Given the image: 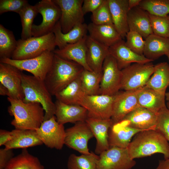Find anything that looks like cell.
I'll list each match as a JSON object with an SVG mask.
<instances>
[{
    "mask_svg": "<svg viewBox=\"0 0 169 169\" xmlns=\"http://www.w3.org/2000/svg\"><path fill=\"white\" fill-rule=\"evenodd\" d=\"M0 95H1L8 96V89L1 83H0Z\"/></svg>",
    "mask_w": 169,
    "mask_h": 169,
    "instance_id": "cell-49",
    "label": "cell"
},
{
    "mask_svg": "<svg viewBox=\"0 0 169 169\" xmlns=\"http://www.w3.org/2000/svg\"><path fill=\"white\" fill-rule=\"evenodd\" d=\"M166 92L157 91L145 86L141 89L138 95L139 105L157 114L166 106Z\"/></svg>",
    "mask_w": 169,
    "mask_h": 169,
    "instance_id": "cell-27",
    "label": "cell"
},
{
    "mask_svg": "<svg viewBox=\"0 0 169 169\" xmlns=\"http://www.w3.org/2000/svg\"><path fill=\"white\" fill-rule=\"evenodd\" d=\"M89 36L100 43L110 47L123 39L113 24L87 25Z\"/></svg>",
    "mask_w": 169,
    "mask_h": 169,
    "instance_id": "cell-24",
    "label": "cell"
},
{
    "mask_svg": "<svg viewBox=\"0 0 169 169\" xmlns=\"http://www.w3.org/2000/svg\"><path fill=\"white\" fill-rule=\"evenodd\" d=\"M167 57L168 58V60L169 61V54H167V55H166Z\"/></svg>",
    "mask_w": 169,
    "mask_h": 169,
    "instance_id": "cell-52",
    "label": "cell"
},
{
    "mask_svg": "<svg viewBox=\"0 0 169 169\" xmlns=\"http://www.w3.org/2000/svg\"><path fill=\"white\" fill-rule=\"evenodd\" d=\"M131 158L134 159L150 156L156 153L169 158L168 141L159 132L151 129L141 131L134 136L127 147Z\"/></svg>",
    "mask_w": 169,
    "mask_h": 169,
    "instance_id": "cell-2",
    "label": "cell"
},
{
    "mask_svg": "<svg viewBox=\"0 0 169 169\" xmlns=\"http://www.w3.org/2000/svg\"><path fill=\"white\" fill-rule=\"evenodd\" d=\"M84 69L78 63L54 54L52 64L44 81L51 95L55 96L79 77Z\"/></svg>",
    "mask_w": 169,
    "mask_h": 169,
    "instance_id": "cell-3",
    "label": "cell"
},
{
    "mask_svg": "<svg viewBox=\"0 0 169 169\" xmlns=\"http://www.w3.org/2000/svg\"><path fill=\"white\" fill-rule=\"evenodd\" d=\"M125 42L127 46L134 52L140 55H143L145 40L138 33L129 31L126 36Z\"/></svg>",
    "mask_w": 169,
    "mask_h": 169,
    "instance_id": "cell-41",
    "label": "cell"
},
{
    "mask_svg": "<svg viewBox=\"0 0 169 169\" xmlns=\"http://www.w3.org/2000/svg\"><path fill=\"white\" fill-rule=\"evenodd\" d=\"M87 35L78 42L69 44L61 49H55L53 52L63 59L74 62L84 69L92 71L89 66L86 59V41Z\"/></svg>",
    "mask_w": 169,
    "mask_h": 169,
    "instance_id": "cell-23",
    "label": "cell"
},
{
    "mask_svg": "<svg viewBox=\"0 0 169 169\" xmlns=\"http://www.w3.org/2000/svg\"><path fill=\"white\" fill-rule=\"evenodd\" d=\"M36 131L39 139L47 147L62 149L64 144L65 130L64 125L57 122L55 115L44 120Z\"/></svg>",
    "mask_w": 169,
    "mask_h": 169,
    "instance_id": "cell-13",
    "label": "cell"
},
{
    "mask_svg": "<svg viewBox=\"0 0 169 169\" xmlns=\"http://www.w3.org/2000/svg\"><path fill=\"white\" fill-rule=\"evenodd\" d=\"M86 59L87 64L93 71L102 72L104 61L109 54V47L104 45L87 35L86 41Z\"/></svg>",
    "mask_w": 169,
    "mask_h": 169,
    "instance_id": "cell-21",
    "label": "cell"
},
{
    "mask_svg": "<svg viewBox=\"0 0 169 169\" xmlns=\"http://www.w3.org/2000/svg\"><path fill=\"white\" fill-rule=\"evenodd\" d=\"M122 73L115 59L110 53L102 66L99 95L113 96L120 89Z\"/></svg>",
    "mask_w": 169,
    "mask_h": 169,
    "instance_id": "cell-9",
    "label": "cell"
},
{
    "mask_svg": "<svg viewBox=\"0 0 169 169\" xmlns=\"http://www.w3.org/2000/svg\"><path fill=\"white\" fill-rule=\"evenodd\" d=\"M157 116L156 130L169 141V110L166 106L158 112Z\"/></svg>",
    "mask_w": 169,
    "mask_h": 169,
    "instance_id": "cell-42",
    "label": "cell"
},
{
    "mask_svg": "<svg viewBox=\"0 0 169 169\" xmlns=\"http://www.w3.org/2000/svg\"><path fill=\"white\" fill-rule=\"evenodd\" d=\"M55 104V116L61 124L85 121L88 117L87 110L80 105L66 104L57 100Z\"/></svg>",
    "mask_w": 169,
    "mask_h": 169,
    "instance_id": "cell-20",
    "label": "cell"
},
{
    "mask_svg": "<svg viewBox=\"0 0 169 169\" xmlns=\"http://www.w3.org/2000/svg\"><path fill=\"white\" fill-rule=\"evenodd\" d=\"M94 137L90 127L85 122L79 121L65 130L64 144L82 154H90L88 143Z\"/></svg>",
    "mask_w": 169,
    "mask_h": 169,
    "instance_id": "cell-14",
    "label": "cell"
},
{
    "mask_svg": "<svg viewBox=\"0 0 169 169\" xmlns=\"http://www.w3.org/2000/svg\"><path fill=\"white\" fill-rule=\"evenodd\" d=\"M99 156L92 152L90 154L79 156L71 154L67 163L68 169H97Z\"/></svg>",
    "mask_w": 169,
    "mask_h": 169,
    "instance_id": "cell-36",
    "label": "cell"
},
{
    "mask_svg": "<svg viewBox=\"0 0 169 169\" xmlns=\"http://www.w3.org/2000/svg\"><path fill=\"white\" fill-rule=\"evenodd\" d=\"M7 100L10 104L8 112L14 117L11 123L15 129L36 131L39 128L45 116L44 110L40 104L25 102L9 97Z\"/></svg>",
    "mask_w": 169,
    "mask_h": 169,
    "instance_id": "cell-1",
    "label": "cell"
},
{
    "mask_svg": "<svg viewBox=\"0 0 169 169\" xmlns=\"http://www.w3.org/2000/svg\"><path fill=\"white\" fill-rule=\"evenodd\" d=\"M102 72L98 73L84 69L80 75L83 90L86 95H99Z\"/></svg>",
    "mask_w": 169,
    "mask_h": 169,
    "instance_id": "cell-34",
    "label": "cell"
},
{
    "mask_svg": "<svg viewBox=\"0 0 169 169\" xmlns=\"http://www.w3.org/2000/svg\"><path fill=\"white\" fill-rule=\"evenodd\" d=\"M139 6L151 15H169V0H141Z\"/></svg>",
    "mask_w": 169,
    "mask_h": 169,
    "instance_id": "cell-38",
    "label": "cell"
},
{
    "mask_svg": "<svg viewBox=\"0 0 169 169\" xmlns=\"http://www.w3.org/2000/svg\"><path fill=\"white\" fill-rule=\"evenodd\" d=\"M38 13L36 6L28 3L19 14L22 26L21 39H26L33 36L32 29L33 22Z\"/></svg>",
    "mask_w": 169,
    "mask_h": 169,
    "instance_id": "cell-37",
    "label": "cell"
},
{
    "mask_svg": "<svg viewBox=\"0 0 169 169\" xmlns=\"http://www.w3.org/2000/svg\"><path fill=\"white\" fill-rule=\"evenodd\" d=\"M104 0H83L82 9L84 15L89 12L93 13L102 3Z\"/></svg>",
    "mask_w": 169,
    "mask_h": 169,
    "instance_id": "cell-44",
    "label": "cell"
},
{
    "mask_svg": "<svg viewBox=\"0 0 169 169\" xmlns=\"http://www.w3.org/2000/svg\"><path fill=\"white\" fill-rule=\"evenodd\" d=\"M100 155L97 169H131L136 163L127 148L110 147Z\"/></svg>",
    "mask_w": 169,
    "mask_h": 169,
    "instance_id": "cell-11",
    "label": "cell"
},
{
    "mask_svg": "<svg viewBox=\"0 0 169 169\" xmlns=\"http://www.w3.org/2000/svg\"><path fill=\"white\" fill-rule=\"evenodd\" d=\"M166 107L169 110V101H168L166 103Z\"/></svg>",
    "mask_w": 169,
    "mask_h": 169,
    "instance_id": "cell-51",
    "label": "cell"
},
{
    "mask_svg": "<svg viewBox=\"0 0 169 169\" xmlns=\"http://www.w3.org/2000/svg\"><path fill=\"white\" fill-rule=\"evenodd\" d=\"M113 23L122 39L129 31L128 0H108Z\"/></svg>",
    "mask_w": 169,
    "mask_h": 169,
    "instance_id": "cell-26",
    "label": "cell"
},
{
    "mask_svg": "<svg viewBox=\"0 0 169 169\" xmlns=\"http://www.w3.org/2000/svg\"><path fill=\"white\" fill-rule=\"evenodd\" d=\"M54 54L47 51L40 55L32 58L14 60L10 58L0 59V62L13 65L21 71L25 70L34 76L44 80L53 62Z\"/></svg>",
    "mask_w": 169,
    "mask_h": 169,
    "instance_id": "cell-7",
    "label": "cell"
},
{
    "mask_svg": "<svg viewBox=\"0 0 169 169\" xmlns=\"http://www.w3.org/2000/svg\"><path fill=\"white\" fill-rule=\"evenodd\" d=\"M87 25L85 23L74 26L65 33H63L59 21L55 26L53 32L55 38L56 46L61 49L67 45L76 43L87 35Z\"/></svg>",
    "mask_w": 169,
    "mask_h": 169,
    "instance_id": "cell-29",
    "label": "cell"
},
{
    "mask_svg": "<svg viewBox=\"0 0 169 169\" xmlns=\"http://www.w3.org/2000/svg\"><path fill=\"white\" fill-rule=\"evenodd\" d=\"M12 138L11 131L4 130H0V146L4 145Z\"/></svg>",
    "mask_w": 169,
    "mask_h": 169,
    "instance_id": "cell-46",
    "label": "cell"
},
{
    "mask_svg": "<svg viewBox=\"0 0 169 169\" xmlns=\"http://www.w3.org/2000/svg\"><path fill=\"white\" fill-rule=\"evenodd\" d=\"M80 75L55 95L56 100L66 104L79 105L85 95L82 87Z\"/></svg>",
    "mask_w": 169,
    "mask_h": 169,
    "instance_id": "cell-31",
    "label": "cell"
},
{
    "mask_svg": "<svg viewBox=\"0 0 169 169\" xmlns=\"http://www.w3.org/2000/svg\"><path fill=\"white\" fill-rule=\"evenodd\" d=\"M56 46L53 32L40 37L19 39L17 41V47L11 59L23 60L34 58L46 51H53Z\"/></svg>",
    "mask_w": 169,
    "mask_h": 169,
    "instance_id": "cell-5",
    "label": "cell"
},
{
    "mask_svg": "<svg viewBox=\"0 0 169 169\" xmlns=\"http://www.w3.org/2000/svg\"><path fill=\"white\" fill-rule=\"evenodd\" d=\"M22 85L24 95V102L40 104L45 111L44 120L55 115V104L44 80L33 75L23 73Z\"/></svg>",
    "mask_w": 169,
    "mask_h": 169,
    "instance_id": "cell-4",
    "label": "cell"
},
{
    "mask_svg": "<svg viewBox=\"0 0 169 169\" xmlns=\"http://www.w3.org/2000/svg\"><path fill=\"white\" fill-rule=\"evenodd\" d=\"M166 99L167 101H169V92L166 93L165 94Z\"/></svg>",
    "mask_w": 169,
    "mask_h": 169,
    "instance_id": "cell-50",
    "label": "cell"
},
{
    "mask_svg": "<svg viewBox=\"0 0 169 169\" xmlns=\"http://www.w3.org/2000/svg\"><path fill=\"white\" fill-rule=\"evenodd\" d=\"M154 66L151 62L134 63L122 69L120 89L133 90L145 86L154 73Z\"/></svg>",
    "mask_w": 169,
    "mask_h": 169,
    "instance_id": "cell-6",
    "label": "cell"
},
{
    "mask_svg": "<svg viewBox=\"0 0 169 169\" xmlns=\"http://www.w3.org/2000/svg\"><path fill=\"white\" fill-rule=\"evenodd\" d=\"M142 131H143L127 125L120 122L113 124L109 131L110 147L127 148L132 137Z\"/></svg>",
    "mask_w": 169,
    "mask_h": 169,
    "instance_id": "cell-25",
    "label": "cell"
},
{
    "mask_svg": "<svg viewBox=\"0 0 169 169\" xmlns=\"http://www.w3.org/2000/svg\"><path fill=\"white\" fill-rule=\"evenodd\" d=\"M157 119V114L139 107L128 114L120 122L134 128L145 131L156 130Z\"/></svg>",
    "mask_w": 169,
    "mask_h": 169,
    "instance_id": "cell-18",
    "label": "cell"
},
{
    "mask_svg": "<svg viewBox=\"0 0 169 169\" xmlns=\"http://www.w3.org/2000/svg\"><path fill=\"white\" fill-rule=\"evenodd\" d=\"M109 53L115 59L121 70L134 63H146L153 60L138 54L128 48L123 39L109 48Z\"/></svg>",
    "mask_w": 169,
    "mask_h": 169,
    "instance_id": "cell-17",
    "label": "cell"
},
{
    "mask_svg": "<svg viewBox=\"0 0 169 169\" xmlns=\"http://www.w3.org/2000/svg\"><path fill=\"white\" fill-rule=\"evenodd\" d=\"M169 54V38L152 33L145 39L143 55L154 61L161 56Z\"/></svg>",
    "mask_w": 169,
    "mask_h": 169,
    "instance_id": "cell-30",
    "label": "cell"
},
{
    "mask_svg": "<svg viewBox=\"0 0 169 169\" xmlns=\"http://www.w3.org/2000/svg\"><path fill=\"white\" fill-rule=\"evenodd\" d=\"M151 27L153 33L164 37L169 38V18L149 14Z\"/></svg>",
    "mask_w": 169,
    "mask_h": 169,
    "instance_id": "cell-39",
    "label": "cell"
},
{
    "mask_svg": "<svg viewBox=\"0 0 169 169\" xmlns=\"http://www.w3.org/2000/svg\"><path fill=\"white\" fill-rule=\"evenodd\" d=\"M3 169H44L39 159L23 149L19 155L13 157Z\"/></svg>",
    "mask_w": 169,
    "mask_h": 169,
    "instance_id": "cell-33",
    "label": "cell"
},
{
    "mask_svg": "<svg viewBox=\"0 0 169 169\" xmlns=\"http://www.w3.org/2000/svg\"><path fill=\"white\" fill-rule=\"evenodd\" d=\"M12 149L5 148L0 149V169H3L14 156Z\"/></svg>",
    "mask_w": 169,
    "mask_h": 169,
    "instance_id": "cell-45",
    "label": "cell"
},
{
    "mask_svg": "<svg viewBox=\"0 0 169 169\" xmlns=\"http://www.w3.org/2000/svg\"><path fill=\"white\" fill-rule=\"evenodd\" d=\"M141 0H128L129 10L139 6Z\"/></svg>",
    "mask_w": 169,
    "mask_h": 169,
    "instance_id": "cell-48",
    "label": "cell"
},
{
    "mask_svg": "<svg viewBox=\"0 0 169 169\" xmlns=\"http://www.w3.org/2000/svg\"><path fill=\"white\" fill-rule=\"evenodd\" d=\"M36 6L38 13L42 16V23L39 25L33 24L32 29L33 36L38 37L53 32V29L59 21L61 11L59 6L53 0H42Z\"/></svg>",
    "mask_w": 169,
    "mask_h": 169,
    "instance_id": "cell-8",
    "label": "cell"
},
{
    "mask_svg": "<svg viewBox=\"0 0 169 169\" xmlns=\"http://www.w3.org/2000/svg\"><path fill=\"white\" fill-rule=\"evenodd\" d=\"M127 23L129 31L138 33L145 39L153 33L149 14L139 6L129 11Z\"/></svg>",
    "mask_w": 169,
    "mask_h": 169,
    "instance_id": "cell-22",
    "label": "cell"
},
{
    "mask_svg": "<svg viewBox=\"0 0 169 169\" xmlns=\"http://www.w3.org/2000/svg\"><path fill=\"white\" fill-rule=\"evenodd\" d=\"M145 86L166 92V88L169 87V64L163 62L155 65L154 73Z\"/></svg>",
    "mask_w": 169,
    "mask_h": 169,
    "instance_id": "cell-32",
    "label": "cell"
},
{
    "mask_svg": "<svg viewBox=\"0 0 169 169\" xmlns=\"http://www.w3.org/2000/svg\"><path fill=\"white\" fill-rule=\"evenodd\" d=\"M17 45L13 32L0 24V59H11Z\"/></svg>",
    "mask_w": 169,
    "mask_h": 169,
    "instance_id": "cell-35",
    "label": "cell"
},
{
    "mask_svg": "<svg viewBox=\"0 0 169 169\" xmlns=\"http://www.w3.org/2000/svg\"><path fill=\"white\" fill-rule=\"evenodd\" d=\"M11 132L12 138L4 145L6 149H26L43 144L36 131L15 129Z\"/></svg>",
    "mask_w": 169,
    "mask_h": 169,
    "instance_id": "cell-28",
    "label": "cell"
},
{
    "mask_svg": "<svg viewBox=\"0 0 169 169\" xmlns=\"http://www.w3.org/2000/svg\"><path fill=\"white\" fill-rule=\"evenodd\" d=\"M28 4L26 0H0V14L9 12L19 14Z\"/></svg>",
    "mask_w": 169,
    "mask_h": 169,
    "instance_id": "cell-43",
    "label": "cell"
},
{
    "mask_svg": "<svg viewBox=\"0 0 169 169\" xmlns=\"http://www.w3.org/2000/svg\"><path fill=\"white\" fill-rule=\"evenodd\" d=\"M91 16L92 23L96 25L113 24L108 0H104Z\"/></svg>",
    "mask_w": 169,
    "mask_h": 169,
    "instance_id": "cell-40",
    "label": "cell"
},
{
    "mask_svg": "<svg viewBox=\"0 0 169 169\" xmlns=\"http://www.w3.org/2000/svg\"><path fill=\"white\" fill-rule=\"evenodd\" d=\"M153 169H169V158L159 160L157 166Z\"/></svg>",
    "mask_w": 169,
    "mask_h": 169,
    "instance_id": "cell-47",
    "label": "cell"
},
{
    "mask_svg": "<svg viewBox=\"0 0 169 169\" xmlns=\"http://www.w3.org/2000/svg\"><path fill=\"white\" fill-rule=\"evenodd\" d=\"M23 72L15 66L0 63V83L8 91V97L23 100L24 95L22 85Z\"/></svg>",
    "mask_w": 169,
    "mask_h": 169,
    "instance_id": "cell-15",
    "label": "cell"
},
{
    "mask_svg": "<svg viewBox=\"0 0 169 169\" xmlns=\"http://www.w3.org/2000/svg\"><path fill=\"white\" fill-rule=\"evenodd\" d=\"M141 88L119 91L115 95L111 118L113 124L120 122L128 114L140 107L138 95Z\"/></svg>",
    "mask_w": 169,
    "mask_h": 169,
    "instance_id": "cell-16",
    "label": "cell"
},
{
    "mask_svg": "<svg viewBox=\"0 0 169 169\" xmlns=\"http://www.w3.org/2000/svg\"><path fill=\"white\" fill-rule=\"evenodd\" d=\"M115 95H85L82 99L80 105L88 111V117L101 119H110L112 113Z\"/></svg>",
    "mask_w": 169,
    "mask_h": 169,
    "instance_id": "cell-12",
    "label": "cell"
},
{
    "mask_svg": "<svg viewBox=\"0 0 169 169\" xmlns=\"http://www.w3.org/2000/svg\"><path fill=\"white\" fill-rule=\"evenodd\" d=\"M59 6L61 15L59 21L62 32L65 33L76 25L84 23L83 0H53Z\"/></svg>",
    "mask_w": 169,
    "mask_h": 169,
    "instance_id": "cell-10",
    "label": "cell"
},
{
    "mask_svg": "<svg viewBox=\"0 0 169 169\" xmlns=\"http://www.w3.org/2000/svg\"><path fill=\"white\" fill-rule=\"evenodd\" d=\"M96 140L95 150L96 154H100L108 149L109 131L113 124L111 119H101L88 117L85 120Z\"/></svg>",
    "mask_w": 169,
    "mask_h": 169,
    "instance_id": "cell-19",
    "label": "cell"
},
{
    "mask_svg": "<svg viewBox=\"0 0 169 169\" xmlns=\"http://www.w3.org/2000/svg\"><path fill=\"white\" fill-rule=\"evenodd\" d=\"M168 17H169V15H168Z\"/></svg>",
    "mask_w": 169,
    "mask_h": 169,
    "instance_id": "cell-53",
    "label": "cell"
}]
</instances>
